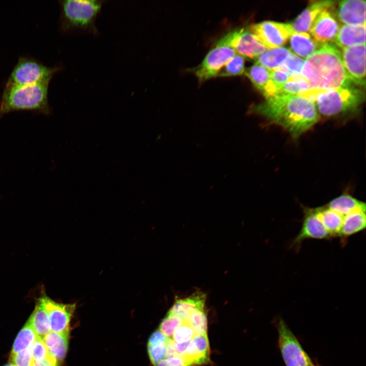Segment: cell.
Returning <instances> with one entry per match:
<instances>
[{"instance_id":"obj_1","label":"cell","mask_w":366,"mask_h":366,"mask_svg":"<svg viewBox=\"0 0 366 366\" xmlns=\"http://www.w3.org/2000/svg\"><path fill=\"white\" fill-rule=\"evenodd\" d=\"M253 111L282 127L296 139L313 127L320 117L314 102L298 95H277L254 106Z\"/></svg>"},{"instance_id":"obj_2","label":"cell","mask_w":366,"mask_h":366,"mask_svg":"<svg viewBox=\"0 0 366 366\" xmlns=\"http://www.w3.org/2000/svg\"><path fill=\"white\" fill-rule=\"evenodd\" d=\"M301 75L309 89L325 91L352 85L341 53L332 44L323 45L304 60Z\"/></svg>"},{"instance_id":"obj_3","label":"cell","mask_w":366,"mask_h":366,"mask_svg":"<svg viewBox=\"0 0 366 366\" xmlns=\"http://www.w3.org/2000/svg\"><path fill=\"white\" fill-rule=\"evenodd\" d=\"M48 83L6 86L0 100V118L11 112L30 111L49 115Z\"/></svg>"},{"instance_id":"obj_4","label":"cell","mask_w":366,"mask_h":366,"mask_svg":"<svg viewBox=\"0 0 366 366\" xmlns=\"http://www.w3.org/2000/svg\"><path fill=\"white\" fill-rule=\"evenodd\" d=\"M104 2L83 0L59 1L62 29L64 32L77 31L97 34L96 20Z\"/></svg>"},{"instance_id":"obj_5","label":"cell","mask_w":366,"mask_h":366,"mask_svg":"<svg viewBox=\"0 0 366 366\" xmlns=\"http://www.w3.org/2000/svg\"><path fill=\"white\" fill-rule=\"evenodd\" d=\"M364 98L361 89L350 85L320 92L314 102L319 115L333 116L354 111Z\"/></svg>"},{"instance_id":"obj_6","label":"cell","mask_w":366,"mask_h":366,"mask_svg":"<svg viewBox=\"0 0 366 366\" xmlns=\"http://www.w3.org/2000/svg\"><path fill=\"white\" fill-rule=\"evenodd\" d=\"M278 332L277 347L286 366H318L281 317L273 321Z\"/></svg>"},{"instance_id":"obj_7","label":"cell","mask_w":366,"mask_h":366,"mask_svg":"<svg viewBox=\"0 0 366 366\" xmlns=\"http://www.w3.org/2000/svg\"><path fill=\"white\" fill-rule=\"evenodd\" d=\"M59 68L48 67L32 58L19 57L6 82V86L49 83Z\"/></svg>"},{"instance_id":"obj_8","label":"cell","mask_w":366,"mask_h":366,"mask_svg":"<svg viewBox=\"0 0 366 366\" xmlns=\"http://www.w3.org/2000/svg\"><path fill=\"white\" fill-rule=\"evenodd\" d=\"M248 29L266 49L281 47L294 33L289 23L269 20L252 24Z\"/></svg>"},{"instance_id":"obj_9","label":"cell","mask_w":366,"mask_h":366,"mask_svg":"<svg viewBox=\"0 0 366 366\" xmlns=\"http://www.w3.org/2000/svg\"><path fill=\"white\" fill-rule=\"evenodd\" d=\"M236 54L232 47L218 41L203 61L191 70L199 82L205 81L217 77L222 68Z\"/></svg>"},{"instance_id":"obj_10","label":"cell","mask_w":366,"mask_h":366,"mask_svg":"<svg viewBox=\"0 0 366 366\" xmlns=\"http://www.w3.org/2000/svg\"><path fill=\"white\" fill-rule=\"evenodd\" d=\"M218 41L232 47L245 59L255 60L266 49L248 28L234 29Z\"/></svg>"},{"instance_id":"obj_11","label":"cell","mask_w":366,"mask_h":366,"mask_svg":"<svg viewBox=\"0 0 366 366\" xmlns=\"http://www.w3.org/2000/svg\"><path fill=\"white\" fill-rule=\"evenodd\" d=\"M300 231L290 243L289 248L298 252L303 242L308 239L330 240V236L317 215L315 208H303Z\"/></svg>"},{"instance_id":"obj_12","label":"cell","mask_w":366,"mask_h":366,"mask_svg":"<svg viewBox=\"0 0 366 366\" xmlns=\"http://www.w3.org/2000/svg\"><path fill=\"white\" fill-rule=\"evenodd\" d=\"M341 53L344 67L351 82L364 87L365 44L345 48Z\"/></svg>"},{"instance_id":"obj_13","label":"cell","mask_w":366,"mask_h":366,"mask_svg":"<svg viewBox=\"0 0 366 366\" xmlns=\"http://www.w3.org/2000/svg\"><path fill=\"white\" fill-rule=\"evenodd\" d=\"M39 298L48 314L50 331L60 332L69 330L70 322L76 309V304L56 302L44 292Z\"/></svg>"},{"instance_id":"obj_14","label":"cell","mask_w":366,"mask_h":366,"mask_svg":"<svg viewBox=\"0 0 366 366\" xmlns=\"http://www.w3.org/2000/svg\"><path fill=\"white\" fill-rule=\"evenodd\" d=\"M332 7L324 10L319 14L309 33L316 41L322 45L334 42L340 29L331 10Z\"/></svg>"},{"instance_id":"obj_15","label":"cell","mask_w":366,"mask_h":366,"mask_svg":"<svg viewBox=\"0 0 366 366\" xmlns=\"http://www.w3.org/2000/svg\"><path fill=\"white\" fill-rule=\"evenodd\" d=\"M335 1H314L291 23L294 33H309L311 27L319 14L324 10L332 7Z\"/></svg>"},{"instance_id":"obj_16","label":"cell","mask_w":366,"mask_h":366,"mask_svg":"<svg viewBox=\"0 0 366 366\" xmlns=\"http://www.w3.org/2000/svg\"><path fill=\"white\" fill-rule=\"evenodd\" d=\"M207 335H196L188 345L182 356L189 366H201L210 361Z\"/></svg>"},{"instance_id":"obj_17","label":"cell","mask_w":366,"mask_h":366,"mask_svg":"<svg viewBox=\"0 0 366 366\" xmlns=\"http://www.w3.org/2000/svg\"><path fill=\"white\" fill-rule=\"evenodd\" d=\"M365 5L363 0H345L340 2L337 18L346 25L365 24Z\"/></svg>"},{"instance_id":"obj_18","label":"cell","mask_w":366,"mask_h":366,"mask_svg":"<svg viewBox=\"0 0 366 366\" xmlns=\"http://www.w3.org/2000/svg\"><path fill=\"white\" fill-rule=\"evenodd\" d=\"M245 74L265 99L277 95V89L270 79L269 70L255 63L246 69Z\"/></svg>"},{"instance_id":"obj_19","label":"cell","mask_w":366,"mask_h":366,"mask_svg":"<svg viewBox=\"0 0 366 366\" xmlns=\"http://www.w3.org/2000/svg\"><path fill=\"white\" fill-rule=\"evenodd\" d=\"M206 298V294L201 291L184 298H176L168 313L185 321L194 311L204 310Z\"/></svg>"},{"instance_id":"obj_20","label":"cell","mask_w":366,"mask_h":366,"mask_svg":"<svg viewBox=\"0 0 366 366\" xmlns=\"http://www.w3.org/2000/svg\"><path fill=\"white\" fill-rule=\"evenodd\" d=\"M334 43L342 49L365 44V24L343 25Z\"/></svg>"},{"instance_id":"obj_21","label":"cell","mask_w":366,"mask_h":366,"mask_svg":"<svg viewBox=\"0 0 366 366\" xmlns=\"http://www.w3.org/2000/svg\"><path fill=\"white\" fill-rule=\"evenodd\" d=\"M69 330L64 332L50 331L43 338L49 353L57 362L65 358L69 345Z\"/></svg>"},{"instance_id":"obj_22","label":"cell","mask_w":366,"mask_h":366,"mask_svg":"<svg viewBox=\"0 0 366 366\" xmlns=\"http://www.w3.org/2000/svg\"><path fill=\"white\" fill-rule=\"evenodd\" d=\"M365 210L354 211L344 217L340 235L341 244L345 245L349 237L365 229Z\"/></svg>"},{"instance_id":"obj_23","label":"cell","mask_w":366,"mask_h":366,"mask_svg":"<svg viewBox=\"0 0 366 366\" xmlns=\"http://www.w3.org/2000/svg\"><path fill=\"white\" fill-rule=\"evenodd\" d=\"M289 39L292 50L303 57L307 58L323 45L316 41L309 33H294Z\"/></svg>"},{"instance_id":"obj_24","label":"cell","mask_w":366,"mask_h":366,"mask_svg":"<svg viewBox=\"0 0 366 366\" xmlns=\"http://www.w3.org/2000/svg\"><path fill=\"white\" fill-rule=\"evenodd\" d=\"M315 208L331 239L339 237L344 217L326 206Z\"/></svg>"},{"instance_id":"obj_25","label":"cell","mask_w":366,"mask_h":366,"mask_svg":"<svg viewBox=\"0 0 366 366\" xmlns=\"http://www.w3.org/2000/svg\"><path fill=\"white\" fill-rule=\"evenodd\" d=\"M291 51L284 47L267 49L255 60L269 70L278 69L283 65L286 59L292 54Z\"/></svg>"},{"instance_id":"obj_26","label":"cell","mask_w":366,"mask_h":366,"mask_svg":"<svg viewBox=\"0 0 366 366\" xmlns=\"http://www.w3.org/2000/svg\"><path fill=\"white\" fill-rule=\"evenodd\" d=\"M344 217L354 211L365 210V203L351 195L343 194L331 200L326 205Z\"/></svg>"},{"instance_id":"obj_27","label":"cell","mask_w":366,"mask_h":366,"mask_svg":"<svg viewBox=\"0 0 366 366\" xmlns=\"http://www.w3.org/2000/svg\"><path fill=\"white\" fill-rule=\"evenodd\" d=\"M28 319L38 337L43 339L50 331L48 315L40 298L37 300L34 310Z\"/></svg>"},{"instance_id":"obj_28","label":"cell","mask_w":366,"mask_h":366,"mask_svg":"<svg viewBox=\"0 0 366 366\" xmlns=\"http://www.w3.org/2000/svg\"><path fill=\"white\" fill-rule=\"evenodd\" d=\"M37 338L28 319L17 336L10 354H17L30 348Z\"/></svg>"},{"instance_id":"obj_29","label":"cell","mask_w":366,"mask_h":366,"mask_svg":"<svg viewBox=\"0 0 366 366\" xmlns=\"http://www.w3.org/2000/svg\"><path fill=\"white\" fill-rule=\"evenodd\" d=\"M309 85L301 74L291 75L280 89L279 94L298 95L309 89Z\"/></svg>"},{"instance_id":"obj_30","label":"cell","mask_w":366,"mask_h":366,"mask_svg":"<svg viewBox=\"0 0 366 366\" xmlns=\"http://www.w3.org/2000/svg\"><path fill=\"white\" fill-rule=\"evenodd\" d=\"M245 58L236 54L219 71L217 77L239 76L245 73Z\"/></svg>"},{"instance_id":"obj_31","label":"cell","mask_w":366,"mask_h":366,"mask_svg":"<svg viewBox=\"0 0 366 366\" xmlns=\"http://www.w3.org/2000/svg\"><path fill=\"white\" fill-rule=\"evenodd\" d=\"M184 321L189 324L196 335L207 334V319L204 310L194 311Z\"/></svg>"},{"instance_id":"obj_32","label":"cell","mask_w":366,"mask_h":366,"mask_svg":"<svg viewBox=\"0 0 366 366\" xmlns=\"http://www.w3.org/2000/svg\"><path fill=\"white\" fill-rule=\"evenodd\" d=\"M184 322V321L180 318L167 313L161 322L159 330L168 338L172 340L174 331Z\"/></svg>"},{"instance_id":"obj_33","label":"cell","mask_w":366,"mask_h":366,"mask_svg":"<svg viewBox=\"0 0 366 366\" xmlns=\"http://www.w3.org/2000/svg\"><path fill=\"white\" fill-rule=\"evenodd\" d=\"M196 336L194 330L186 322L178 327L174 331L172 340L175 343H189Z\"/></svg>"},{"instance_id":"obj_34","label":"cell","mask_w":366,"mask_h":366,"mask_svg":"<svg viewBox=\"0 0 366 366\" xmlns=\"http://www.w3.org/2000/svg\"><path fill=\"white\" fill-rule=\"evenodd\" d=\"M304 60L292 53L282 66L291 75L301 74Z\"/></svg>"},{"instance_id":"obj_35","label":"cell","mask_w":366,"mask_h":366,"mask_svg":"<svg viewBox=\"0 0 366 366\" xmlns=\"http://www.w3.org/2000/svg\"><path fill=\"white\" fill-rule=\"evenodd\" d=\"M30 350L34 361H42L49 355L43 339L39 337L37 338L32 345Z\"/></svg>"},{"instance_id":"obj_36","label":"cell","mask_w":366,"mask_h":366,"mask_svg":"<svg viewBox=\"0 0 366 366\" xmlns=\"http://www.w3.org/2000/svg\"><path fill=\"white\" fill-rule=\"evenodd\" d=\"M269 71L271 80L277 89L278 94L280 89L288 80L290 74L283 66Z\"/></svg>"},{"instance_id":"obj_37","label":"cell","mask_w":366,"mask_h":366,"mask_svg":"<svg viewBox=\"0 0 366 366\" xmlns=\"http://www.w3.org/2000/svg\"><path fill=\"white\" fill-rule=\"evenodd\" d=\"M33 359L30 348L14 354H10V362L15 366H32Z\"/></svg>"},{"instance_id":"obj_38","label":"cell","mask_w":366,"mask_h":366,"mask_svg":"<svg viewBox=\"0 0 366 366\" xmlns=\"http://www.w3.org/2000/svg\"><path fill=\"white\" fill-rule=\"evenodd\" d=\"M167 343L154 346H147L148 355L151 362L154 366L165 358Z\"/></svg>"},{"instance_id":"obj_39","label":"cell","mask_w":366,"mask_h":366,"mask_svg":"<svg viewBox=\"0 0 366 366\" xmlns=\"http://www.w3.org/2000/svg\"><path fill=\"white\" fill-rule=\"evenodd\" d=\"M155 366H189L181 357L176 356L165 358Z\"/></svg>"},{"instance_id":"obj_40","label":"cell","mask_w":366,"mask_h":366,"mask_svg":"<svg viewBox=\"0 0 366 366\" xmlns=\"http://www.w3.org/2000/svg\"><path fill=\"white\" fill-rule=\"evenodd\" d=\"M170 339L165 336L159 330L155 331L149 337L147 346H154L163 344H166Z\"/></svg>"},{"instance_id":"obj_41","label":"cell","mask_w":366,"mask_h":366,"mask_svg":"<svg viewBox=\"0 0 366 366\" xmlns=\"http://www.w3.org/2000/svg\"><path fill=\"white\" fill-rule=\"evenodd\" d=\"M57 364L56 359L49 354L48 357L42 361H33L32 366H57Z\"/></svg>"},{"instance_id":"obj_42","label":"cell","mask_w":366,"mask_h":366,"mask_svg":"<svg viewBox=\"0 0 366 366\" xmlns=\"http://www.w3.org/2000/svg\"><path fill=\"white\" fill-rule=\"evenodd\" d=\"M189 343L177 344L174 342L175 350L179 356L182 358Z\"/></svg>"},{"instance_id":"obj_43","label":"cell","mask_w":366,"mask_h":366,"mask_svg":"<svg viewBox=\"0 0 366 366\" xmlns=\"http://www.w3.org/2000/svg\"><path fill=\"white\" fill-rule=\"evenodd\" d=\"M4 366H15V365H14V364H13L12 363H11L10 362V363H8V364L5 365Z\"/></svg>"}]
</instances>
